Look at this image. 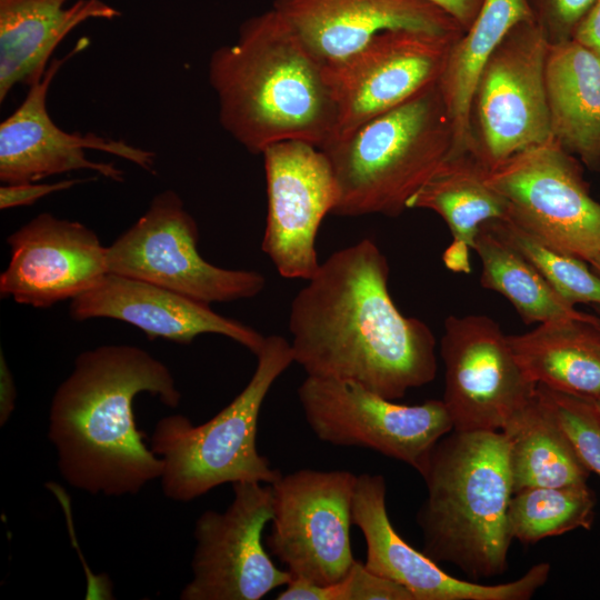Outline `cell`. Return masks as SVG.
<instances>
[{
  "label": "cell",
  "mask_w": 600,
  "mask_h": 600,
  "mask_svg": "<svg viewBox=\"0 0 600 600\" xmlns=\"http://www.w3.org/2000/svg\"><path fill=\"white\" fill-rule=\"evenodd\" d=\"M508 202V220L552 248L589 262L600 253V202L576 157L552 139L488 170Z\"/></svg>",
  "instance_id": "10"
},
{
  "label": "cell",
  "mask_w": 600,
  "mask_h": 600,
  "mask_svg": "<svg viewBox=\"0 0 600 600\" xmlns=\"http://www.w3.org/2000/svg\"><path fill=\"white\" fill-rule=\"evenodd\" d=\"M73 320L107 318L127 322L149 339L191 343L203 333L230 338L257 356L266 337L201 302L142 280L108 272L92 289L71 300Z\"/></svg>",
  "instance_id": "19"
},
{
  "label": "cell",
  "mask_w": 600,
  "mask_h": 600,
  "mask_svg": "<svg viewBox=\"0 0 600 600\" xmlns=\"http://www.w3.org/2000/svg\"><path fill=\"white\" fill-rule=\"evenodd\" d=\"M546 89L551 139L600 172V58L574 39L549 43Z\"/></svg>",
  "instance_id": "22"
},
{
  "label": "cell",
  "mask_w": 600,
  "mask_h": 600,
  "mask_svg": "<svg viewBox=\"0 0 600 600\" xmlns=\"http://www.w3.org/2000/svg\"><path fill=\"white\" fill-rule=\"evenodd\" d=\"M488 222L562 298L572 304L600 307V276L589 270L583 260L552 248L508 219Z\"/></svg>",
  "instance_id": "29"
},
{
  "label": "cell",
  "mask_w": 600,
  "mask_h": 600,
  "mask_svg": "<svg viewBox=\"0 0 600 600\" xmlns=\"http://www.w3.org/2000/svg\"><path fill=\"white\" fill-rule=\"evenodd\" d=\"M589 263L592 266L594 272L600 276V253L590 260Z\"/></svg>",
  "instance_id": "38"
},
{
  "label": "cell",
  "mask_w": 600,
  "mask_h": 600,
  "mask_svg": "<svg viewBox=\"0 0 600 600\" xmlns=\"http://www.w3.org/2000/svg\"><path fill=\"white\" fill-rule=\"evenodd\" d=\"M592 401H593L594 407H596V409H597V411H598V413L600 416V397L598 399H596V400H592Z\"/></svg>",
  "instance_id": "39"
},
{
  "label": "cell",
  "mask_w": 600,
  "mask_h": 600,
  "mask_svg": "<svg viewBox=\"0 0 600 600\" xmlns=\"http://www.w3.org/2000/svg\"><path fill=\"white\" fill-rule=\"evenodd\" d=\"M208 79L220 124L251 153L283 141L321 149L334 134L324 64L273 8L243 21L237 40L211 53Z\"/></svg>",
  "instance_id": "3"
},
{
  "label": "cell",
  "mask_w": 600,
  "mask_h": 600,
  "mask_svg": "<svg viewBox=\"0 0 600 600\" xmlns=\"http://www.w3.org/2000/svg\"><path fill=\"white\" fill-rule=\"evenodd\" d=\"M548 49L534 20L521 21L509 30L479 74L471 104L473 153L489 169L551 139Z\"/></svg>",
  "instance_id": "8"
},
{
  "label": "cell",
  "mask_w": 600,
  "mask_h": 600,
  "mask_svg": "<svg viewBox=\"0 0 600 600\" xmlns=\"http://www.w3.org/2000/svg\"><path fill=\"white\" fill-rule=\"evenodd\" d=\"M386 493L381 474H358L352 524L360 529L366 541L364 567L404 587L414 600H528L548 581L551 570L548 562L534 564L521 578L499 584H481L448 574L393 528Z\"/></svg>",
  "instance_id": "17"
},
{
  "label": "cell",
  "mask_w": 600,
  "mask_h": 600,
  "mask_svg": "<svg viewBox=\"0 0 600 600\" xmlns=\"http://www.w3.org/2000/svg\"><path fill=\"white\" fill-rule=\"evenodd\" d=\"M324 64L336 63L386 30L460 38L464 30L427 0H274L272 7Z\"/></svg>",
  "instance_id": "20"
},
{
  "label": "cell",
  "mask_w": 600,
  "mask_h": 600,
  "mask_svg": "<svg viewBox=\"0 0 600 600\" xmlns=\"http://www.w3.org/2000/svg\"><path fill=\"white\" fill-rule=\"evenodd\" d=\"M473 249L482 262L481 286L507 298L527 324L564 319L600 323L562 298L489 222L481 226Z\"/></svg>",
  "instance_id": "27"
},
{
  "label": "cell",
  "mask_w": 600,
  "mask_h": 600,
  "mask_svg": "<svg viewBox=\"0 0 600 600\" xmlns=\"http://www.w3.org/2000/svg\"><path fill=\"white\" fill-rule=\"evenodd\" d=\"M489 168L471 151L448 157L408 202L437 212L453 238L473 249L482 224L508 218V202L487 181Z\"/></svg>",
  "instance_id": "26"
},
{
  "label": "cell",
  "mask_w": 600,
  "mask_h": 600,
  "mask_svg": "<svg viewBox=\"0 0 600 600\" xmlns=\"http://www.w3.org/2000/svg\"><path fill=\"white\" fill-rule=\"evenodd\" d=\"M451 16L464 31L477 18L484 0H427Z\"/></svg>",
  "instance_id": "35"
},
{
  "label": "cell",
  "mask_w": 600,
  "mask_h": 600,
  "mask_svg": "<svg viewBox=\"0 0 600 600\" xmlns=\"http://www.w3.org/2000/svg\"><path fill=\"white\" fill-rule=\"evenodd\" d=\"M572 39L600 58V0H596L584 14L574 30Z\"/></svg>",
  "instance_id": "34"
},
{
  "label": "cell",
  "mask_w": 600,
  "mask_h": 600,
  "mask_svg": "<svg viewBox=\"0 0 600 600\" xmlns=\"http://www.w3.org/2000/svg\"><path fill=\"white\" fill-rule=\"evenodd\" d=\"M0 0V102L17 84L31 87L44 77L58 44L91 19L121 12L102 0Z\"/></svg>",
  "instance_id": "21"
},
{
  "label": "cell",
  "mask_w": 600,
  "mask_h": 600,
  "mask_svg": "<svg viewBox=\"0 0 600 600\" xmlns=\"http://www.w3.org/2000/svg\"><path fill=\"white\" fill-rule=\"evenodd\" d=\"M508 451L502 431L452 430L434 444L420 473L428 494L416 518L433 561L474 579L508 570Z\"/></svg>",
  "instance_id": "4"
},
{
  "label": "cell",
  "mask_w": 600,
  "mask_h": 600,
  "mask_svg": "<svg viewBox=\"0 0 600 600\" xmlns=\"http://www.w3.org/2000/svg\"><path fill=\"white\" fill-rule=\"evenodd\" d=\"M594 506V496L587 483L523 489L510 499V537L531 544L579 528L590 529Z\"/></svg>",
  "instance_id": "28"
},
{
  "label": "cell",
  "mask_w": 600,
  "mask_h": 600,
  "mask_svg": "<svg viewBox=\"0 0 600 600\" xmlns=\"http://www.w3.org/2000/svg\"><path fill=\"white\" fill-rule=\"evenodd\" d=\"M10 261L0 296L33 308L73 300L109 272L107 247L79 221L42 212L7 237Z\"/></svg>",
  "instance_id": "18"
},
{
  "label": "cell",
  "mask_w": 600,
  "mask_h": 600,
  "mask_svg": "<svg viewBox=\"0 0 600 600\" xmlns=\"http://www.w3.org/2000/svg\"><path fill=\"white\" fill-rule=\"evenodd\" d=\"M508 440L513 493L536 487L587 483L579 459L538 387L533 399L502 430Z\"/></svg>",
  "instance_id": "25"
},
{
  "label": "cell",
  "mask_w": 600,
  "mask_h": 600,
  "mask_svg": "<svg viewBox=\"0 0 600 600\" xmlns=\"http://www.w3.org/2000/svg\"><path fill=\"white\" fill-rule=\"evenodd\" d=\"M451 147L452 130L436 82L321 148L339 188L332 213L398 217Z\"/></svg>",
  "instance_id": "5"
},
{
  "label": "cell",
  "mask_w": 600,
  "mask_h": 600,
  "mask_svg": "<svg viewBox=\"0 0 600 600\" xmlns=\"http://www.w3.org/2000/svg\"><path fill=\"white\" fill-rule=\"evenodd\" d=\"M262 157L268 213L261 249L281 277L309 280L320 266L319 227L339 199L330 160L302 141L272 144Z\"/></svg>",
  "instance_id": "15"
},
{
  "label": "cell",
  "mask_w": 600,
  "mask_h": 600,
  "mask_svg": "<svg viewBox=\"0 0 600 600\" xmlns=\"http://www.w3.org/2000/svg\"><path fill=\"white\" fill-rule=\"evenodd\" d=\"M327 600H414L399 583L380 577L358 560L338 582L327 584Z\"/></svg>",
  "instance_id": "31"
},
{
  "label": "cell",
  "mask_w": 600,
  "mask_h": 600,
  "mask_svg": "<svg viewBox=\"0 0 600 600\" xmlns=\"http://www.w3.org/2000/svg\"><path fill=\"white\" fill-rule=\"evenodd\" d=\"M507 339L536 383L590 400L600 397V323L554 320Z\"/></svg>",
  "instance_id": "23"
},
{
  "label": "cell",
  "mask_w": 600,
  "mask_h": 600,
  "mask_svg": "<svg viewBox=\"0 0 600 600\" xmlns=\"http://www.w3.org/2000/svg\"><path fill=\"white\" fill-rule=\"evenodd\" d=\"M80 39L64 57L51 60L38 83L29 87L22 103L0 124V181L2 184L38 182L74 170H91L122 182L124 172L112 162L90 160L86 151L97 150L122 158L153 172L156 153L92 132H67L56 126L47 111V94L57 72L72 56L88 46Z\"/></svg>",
  "instance_id": "16"
},
{
  "label": "cell",
  "mask_w": 600,
  "mask_h": 600,
  "mask_svg": "<svg viewBox=\"0 0 600 600\" xmlns=\"http://www.w3.org/2000/svg\"><path fill=\"white\" fill-rule=\"evenodd\" d=\"M584 467L600 478V416L590 399L580 398L538 384Z\"/></svg>",
  "instance_id": "30"
},
{
  "label": "cell",
  "mask_w": 600,
  "mask_h": 600,
  "mask_svg": "<svg viewBox=\"0 0 600 600\" xmlns=\"http://www.w3.org/2000/svg\"><path fill=\"white\" fill-rule=\"evenodd\" d=\"M198 241L197 222L182 199L176 191L164 190L107 247L108 270L209 304L250 299L262 292L267 283L263 274L206 261Z\"/></svg>",
  "instance_id": "7"
},
{
  "label": "cell",
  "mask_w": 600,
  "mask_h": 600,
  "mask_svg": "<svg viewBox=\"0 0 600 600\" xmlns=\"http://www.w3.org/2000/svg\"><path fill=\"white\" fill-rule=\"evenodd\" d=\"M389 273L369 238L320 263L289 312L293 360L307 376L354 382L394 401L434 379L436 338L396 307Z\"/></svg>",
  "instance_id": "1"
},
{
  "label": "cell",
  "mask_w": 600,
  "mask_h": 600,
  "mask_svg": "<svg viewBox=\"0 0 600 600\" xmlns=\"http://www.w3.org/2000/svg\"><path fill=\"white\" fill-rule=\"evenodd\" d=\"M141 392L170 408L181 400L169 368L139 347L103 344L76 358L48 416V438L70 486L120 497L160 479L162 460L143 441L133 413Z\"/></svg>",
  "instance_id": "2"
},
{
  "label": "cell",
  "mask_w": 600,
  "mask_h": 600,
  "mask_svg": "<svg viewBox=\"0 0 600 600\" xmlns=\"http://www.w3.org/2000/svg\"><path fill=\"white\" fill-rule=\"evenodd\" d=\"M356 481L348 470L300 469L270 484L274 507L266 546L292 578L327 586L349 572Z\"/></svg>",
  "instance_id": "11"
},
{
  "label": "cell",
  "mask_w": 600,
  "mask_h": 600,
  "mask_svg": "<svg viewBox=\"0 0 600 600\" xmlns=\"http://www.w3.org/2000/svg\"><path fill=\"white\" fill-rule=\"evenodd\" d=\"M440 354L446 369L442 401L453 430L502 431L536 396L538 383L487 316H449Z\"/></svg>",
  "instance_id": "13"
},
{
  "label": "cell",
  "mask_w": 600,
  "mask_h": 600,
  "mask_svg": "<svg viewBox=\"0 0 600 600\" xmlns=\"http://www.w3.org/2000/svg\"><path fill=\"white\" fill-rule=\"evenodd\" d=\"M91 179H66L53 183H16L0 187V209L30 206L39 199L59 191L68 190L78 183Z\"/></svg>",
  "instance_id": "33"
},
{
  "label": "cell",
  "mask_w": 600,
  "mask_h": 600,
  "mask_svg": "<svg viewBox=\"0 0 600 600\" xmlns=\"http://www.w3.org/2000/svg\"><path fill=\"white\" fill-rule=\"evenodd\" d=\"M232 490L224 511L207 510L196 520L192 579L182 600H259L292 579L263 547V530L273 518L271 486L239 481Z\"/></svg>",
  "instance_id": "12"
},
{
  "label": "cell",
  "mask_w": 600,
  "mask_h": 600,
  "mask_svg": "<svg viewBox=\"0 0 600 600\" xmlns=\"http://www.w3.org/2000/svg\"><path fill=\"white\" fill-rule=\"evenodd\" d=\"M457 39L417 30H386L347 58L324 66L337 109L332 139L438 82Z\"/></svg>",
  "instance_id": "14"
},
{
  "label": "cell",
  "mask_w": 600,
  "mask_h": 600,
  "mask_svg": "<svg viewBox=\"0 0 600 600\" xmlns=\"http://www.w3.org/2000/svg\"><path fill=\"white\" fill-rule=\"evenodd\" d=\"M599 312H600V309H599Z\"/></svg>",
  "instance_id": "40"
},
{
  "label": "cell",
  "mask_w": 600,
  "mask_h": 600,
  "mask_svg": "<svg viewBox=\"0 0 600 600\" xmlns=\"http://www.w3.org/2000/svg\"><path fill=\"white\" fill-rule=\"evenodd\" d=\"M596 0H527L534 22L548 42L572 39L578 24Z\"/></svg>",
  "instance_id": "32"
},
{
  "label": "cell",
  "mask_w": 600,
  "mask_h": 600,
  "mask_svg": "<svg viewBox=\"0 0 600 600\" xmlns=\"http://www.w3.org/2000/svg\"><path fill=\"white\" fill-rule=\"evenodd\" d=\"M297 393L307 423L321 441L368 448L419 473L434 444L453 430L442 400L400 404L354 382L310 376Z\"/></svg>",
  "instance_id": "9"
},
{
  "label": "cell",
  "mask_w": 600,
  "mask_h": 600,
  "mask_svg": "<svg viewBox=\"0 0 600 600\" xmlns=\"http://www.w3.org/2000/svg\"><path fill=\"white\" fill-rule=\"evenodd\" d=\"M17 399V388L13 374L7 363L3 352L0 353V426L10 419Z\"/></svg>",
  "instance_id": "36"
},
{
  "label": "cell",
  "mask_w": 600,
  "mask_h": 600,
  "mask_svg": "<svg viewBox=\"0 0 600 600\" xmlns=\"http://www.w3.org/2000/svg\"><path fill=\"white\" fill-rule=\"evenodd\" d=\"M256 370L234 399L204 423L194 426L182 414L161 418L150 438L162 460L164 496L194 500L223 483L256 481L271 484L282 473L257 448L258 420L276 380L294 362L290 342L266 337Z\"/></svg>",
  "instance_id": "6"
},
{
  "label": "cell",
  "mask_w": 600,
  "mask_h": 600,
  "mask_svg": "<svg viewBox=\"0 0 600 600\" xmlns=\"http://www.w3.org/2000/svg\"><path fill=\"white\" fill-rule=\"evenodd\" d=\"M527 20H533L527 0H484L473 23L452 43L438 81L452 130L448 157L473 152L471 104L479 74L509 30Z\"/></svg>",
  "instance_id": "24"
},
{
  "label": "cell",
  "mask_w": 600,
  "mask_h": 600,
  "mask_svg": "<svg viewBox=\"0 0 600 600\" xmlns=\"http://www.w3.org/2000/svg\"><path fill=\"white\" fill-rule=\"evenodd\" d=\"M471 247L467 241L453 238L449 247L443 251L442 261L444 266L457 273H470L471 264L469 249Z\"/></svg>",
  "instance_id": "37"
}]
</instances>
